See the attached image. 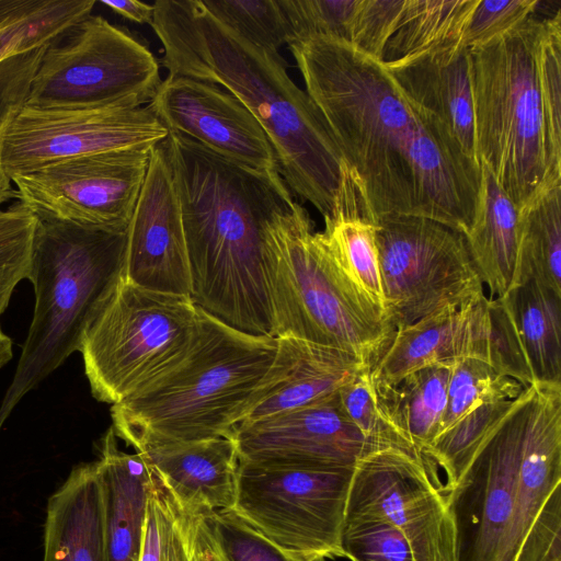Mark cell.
Returning <instances> with one entry per match:
<instances>
[{
  "label": "cell",
  "mask_w": 561,
  "mask_h": 561,
  "mask_svg": "<svg viewBox=\"0 0 561 561\" xmlns=\"http://www.w3.org/2000/svg\"><path fill=\"white\" fill-rule=\"evenodd\" d=\"M288 46L376 220L424 217L466 236L481 167L448 128L409 99L382 61L350 43L313 37Z\"/></svg>",
  "instance_id": "cell-1"
},
{
  "label": "cell",
  "mask_w": 561,
  "mask_h": 561,
  "mask_svg": "<svg viewBox=\"0 0 561 561\" xmlns=\"http://www.w3.org/2000/svg\"><path fill=\"white\" fill-rule=\"evenodd\" d=\"M161 144L181 207L190 298L233 329L274 337L264 238L270 221L294 204L288 186L279 173L237 164L181 134Z\"/></svg>",
  "instance_id": "cell-2"
},
{
  "label": "cell",
  "mask_w": 561,
  "mask_h": 561,
  "mask_svg": "<svg viewBox=\"0 0 561 561\" xmlns=\"http://www.w3.org/2000/svg\"><path fill=\"white\" fill-rule=\"evenodd\" d=\"M152 28L171 75L216 84L256 118L279 174L324 217L332 214L343 157L318 107L286 71L283 58L247 42L217 21L201 0H158Z\"/></svg>",
  "instance_id": "cell-3"
},
{
  "label": "cell",
  "mask_w": 561,
  "mask_h": 561,
  "mask_svg": "<svg viewBox=\"0 0 561 561\" xmlns=\"http://www.w3.org/2000/svg\"><path fill=\"white\" fill-rule=\"evenodd\" d=\"M469 55L476 157L520 211L561 185V10Z\"/></svg>",
  "instance_id": "cell-4"
},
{
  "label": "cell",
  "mask_w": 561,
  "mask_h": 561,
  "mask_svg": "<svg viewBox=\"0 0 561 561\" xmlns=\"http://www.w3.org/2000/svg\"><path fill=\"white\" fill-rule=\"evenodd\" d=\"M275 351V337L239 331L199 309L198 332L185 357L112 405L117 438L139 451L161 444L232 436Z\"/></svg>",
  "instance_id": "cell-5"
},
{
  "label": "cell",
  "mask_w": 561,
  "mask_h": 561,
  "mask_svg": "<svg viewBox=\"0 0 561 561\" xmlns=\"http://www.w3.org/2000/svg\"><path fill=\"white\" fill-rule=\"evenodd\" d=\"M264 272L274 337L336 348L367 368L390 344L386 311L347 276L296 202L266 227Z\"/></svg>",
  "instance_id": "cell-6"
},
{
  "label": "cell",
  "mask_w": 561,
  "mask_h": 561,
  "mask_svg": "<svg viewBox=\"0 0 561 561\" xmlns=\"http://www.w3.org/2000/svg\"><path fill=\"white\" fill-rule=\"evenodd\" d=\"M125 245L126 233L38 219L26 278L33 318L0 402V432L23 397L79 352L90 317L119 277Z\"/></svg>",
  "instance_id": "cell-7"
},
{
  "label": "cell",
  "mask_w": 561,
  "mask_h": 561,
  "mask_svg": "<svg viewBox=\"0 0 561 561\" xmlns=\"http://www.w3.org/2000/svg\"><path fill=\"white\" fill-rule=\"evenodd\" d=\"M199 327L187 296L153 291L121 276L82 333V354L93 398L116 404L179 364Z\"/></svg>",
  "instance_id": "cell-8"
},
{
  "label": "cell",
  "mask_w": 561,
  "mask_h": 561,
  "mask_svg": "<svg viewBox=\"0 0 561 561\" xmlns=\"http://www.w3.org/2000/svg\"><path fill=\"white\" fill-rule=\"evenodd\" d=\"M161 81L144 44L90 14L45 48L26 105L139 107L150 103Z\"/></svg>",
  "instance_id": "cell-9"
},
{
  "label": "cell",
  "mask_w": 561,
  "mask_h": 561,
  "mask_svg": "<svg viewBox=\"0 0 561 561\" xmlns=\"http://www.w3.org/2000/svg\"><path fill=\"white\" fill-rule=\"evenodd\" d=\"M353 470L239 461L231 510L298 561L344 558L342 533Z\"/></svg>",
  "instance_id": "cell-10"
},
{
  "label": "cell",
  "mask_w": 561,
  "mask_h": 561,
  "mask_svg": "<svg viewBox=\"0 0 561 561\" xmlns=\"http://www.w3.org/2000/svg\"><path fill=\"white\" fill-rule=\"evenodd\" d=\"M376 224L385 310L394 332L485 296L461 232L407 215L382 216Z\"/></svg>",
  "instance_id": "cell-11"
},
{
  "label": "cell",
  "mask_w": 561,
  "mask_h": 561,
  "mask_svg": "<svg viewBox=\"0 0 561 561\" xmlns=\"http://www.w3.org/2000/svg\"><path fill=\"white\" fill-rule=\"evenodd\" d=\"M151 148L58 160L15 174L16 199L41 220L126 233Z\"/></svg>",
  "instance_id": "cell-12"
},
{
  "label": "cell",
  "mask_w": 561,
  "mask_h": 561,
  "mask_svg": "<svg viewBox=\"0 0 561 561\" xmlns=\"http://www.w3.org/2000/svg\"><path fill=\"white\" fill-rule=\"evenodd\" d=\"M380 518L408 538L416 561H457L456 527L439 473L422 455L374 450L353 470L345 520Z\"/></svg>",
  "instance_id": "cell-13"
},
{
  "label": "cell",
  "mask_w": 561,
  "mask_h": 561,
  "mask_svg": "<svg viewBox=\"0 0 561 561\" xmlns=\"http://www.w3.org/2000/svg\"><path fill=\"white\" fill-rule=\"evenodd\" d=\"M534 398L535 386L523 390L458 484L446 493L456 527L457 561L504 560Z\"/></svg>",
  "instance_id": "cell-14"
},
{
  "label": "cell",
  "mask_w": 561,
  "mask_h": 561,
  "mask_svg": "<svg viewBox=\"0 0 561 561\" xmlns=\"http://www.w3.org/2000/svg\"><path fill=\"white\" fill-rule=\"evenodd\" d=\"M169 130L148 106L34 107L9 126L2 169L11 180L51 162L115 150L152 148Z\"/></svg>",
  "instance_id": "cell-15"
},
{
  "label": "cell",
  "mask_w": 561,
  "mask_h": 561,
  "mask_svg": "<svg viewBox=\"0 0 561 561\" xmlns=\"http://www.w3.org/2000/svg\"><path fill=\"white\" fill-rule=\"evenodd\" d=\"M239 461L271 467L354 468L378 450L346 416L337 392L299 409L236 426Z\"/></svg>",
  "instance_id": "cell-16"
},
{
  "label": "cell",
  "mask_w": 561,
  "mask_h": 561,
  "mask_svg": "<svg viewBox=\"0 0 561 561\" xmlns=\"http://www.w3.org/2000/svg\"><path fill=\"white\" fill-rule=\"evenodd\" d=\"M147 106L169 133L188 137L245 168L279 173L273 147L256 118L221 87L169 73Z\"/></svg>",
  "instance_id": "cell-17"
},
{
  "label": "cell",
  "mask_w": 561,
  "mask_h": 561,
  "mask_svg": "<svg viewBox=\"0 0 561 561\" xmlns=\"http://www.w3.org/2000/svg\"><path fill=\"white\" fill-rule=\"evenodd\" d=\"M119 276L145 289L190 297L181 207L161 142L150 150L146 179L126 231Z\"/></svg>",
  "instance_id": "cell-18"
},
{
  "label": "cell",
  "mask_w": 561,
  "mask_h": 561,
  "mask_svg": "<svg viewBox=\"0 0 561 561\" xmlns=\"http://www.w3.org/2000/svg\"><path fill=\"white\" fill-rule=\"evenodd\" d=\"M501 373L525 388L561 385V295L528 279L490 298Z\"/></svg>",
  "instance_id": "cell-19"
},
{
  "label": "cell",
  "mask_w": 561,
  "mask_h": 561,
  "mask_svg": "<svg viewBox=\"0 0 561 561\" xmlns=\"http://www.w3.org/2000/svg\"><path fill=\"white\" fill-rule=\"evenodd\" d=\"M479 358L501 373L490 298L431 313L397 330L370 369L379 380L397 385L420 368Z\"/></svg>",
  "instance_id": "cell-20"
},
{
  "label": "cell",
  "mask_w": 561,
  "mask_h": 561,
  "mask_svg": "<svg viewBox=\"0 0 561 561\" xmlns=\"http://www.w3.org/2000/svg\"><path fill=\"white\" fill-rule=\"evenodd\" d=\"M275 339L274 358L247 400L237 425L330 397L367 368L336 348L294 336Z\"/></svg>",
  "instance_id": "cell-21"
},
{
  "label": "cell",
  "mask_w": 561,
  "mask_h": 561,
  "mask_svg": "<svg viewBox=\"0 0 561 561\" xmlns=\"http://www.w3.org/2000/svg\"><path fill=\"white\" fill-rule=\"evenodd\" d=\"M383 65L409 99L437 117L478 162L469 47L442 46Z\"/></svg>",
  "instance_id": "cell-22"
},
{
  "label": "cell",
  "mask_w": 561,
  "mask_h": 561,
  "mask_svg": "<svg viewBox=\"0 0 561 561\" xmlns=\"http://www.w3.org/2000/svg\"><path fill=\"white\" fill-rule=\"evenodd\" d=\"M136 453L182 505L205 513L232 508L239 466L232 436L154 445Z\"/></svg>",
  "instance_id": "cell-23"
},
{
  "label": "cell",
  "mask_w": 561,
  "mask_h": 561,
  "mask_svg": "<svg viewBox=\"0 0 561 561\" xmlns=\"http://www.w3.org/2000/svg\"><path fill=\"white\" fill-rule=\"evenodd\" d=\"M98 456L106 561H139L151 469L141 454L119 449L112 426L99 442Z\"/></svg>",
  "instance_id": "cell-24"
},
{
  "label": "cell",
  "mask_w": 561,
  "mask_h": 561,
  "mask_svg": "<svg viewBox=\"0 0 561 561\" xmlns=\"http://www.w3.org/2000/svg\"><path fill=\"white\" fill-rule=\"evenodd\" d=\"M43 561H106L95 461L75 466L48 499Z\"/></svg>",
  "instance_id": "cell-25"
},
{
  "label": "cell",
  "mask_w": 561,
  "mask_h": 561,
  "mask_svg": "<svg viewBox=\"0 0 561 561\" xmlns=\"http://www.w3.org/2000/svg\"><path fill=\"white\" fill-rule=\"evenodd\" d=\"M481 167L474 218L465 236L476 270L491 296L505 294L515 276L519 210L490 171Z\"/></svg>",
  "instance_id": "cell-26"
},
{
  "label": "cell",
  "mask_w": 561,
  "mask_h": 561,
  "mask_svg": "<svg viewBox=\"0 0 561 561\" xmlns=\"http://www.w3.org/2000/svg\"><path fill=\"white\" fill-rule=\"evenodd\" d=\"M151 472L139 561H215L206 513L179 503Z\"/></svg>",
  "instance_id": "cell-27"
},
{
  "label": "cell",
  "mask_w": 561,
  "mask_h": 561,
  "mask_svg": "<svg viewBox=\"0 0 561 561\" xmlns=\"http://www.w3.org/2000/svg\"><path fill=\"white\" fill-rule=\"evenodd\" d=\"M94 0H0V62L50 45L83 18Z\"/></svg>",
  "instance_id": "cell-28"
},
{
  "label": "cell",
  "mask_w": 561,
  "mask_h": 561,
  "mask_svg": "<svg viewBox=\"0 0 561 561\" xmlns=\"http://www.w3.org/2000/svg\"><path fill=\"white\" fill-rule=\"evenodd\" d=\"M528 279L561 295V185L519 211L513 286Z\"/></svg>",
  "instance_id": "cell-29"
},
{
  "label": "cell",
  "mask_w": 561,
  "mask_h": 561,
  "mask_svg": "<svg viewBox=\"0 0 561 561\" xmlns=\"http://www.w3.org/2000/svg\"><path fill=\"white\" fill-rule=\"evenodd\" d=\"M478 1L407 0L399 26L386 45L382 62L463 43L466 26Z\"/></svg>",
  "instance_id": "cell-30"
},
{
  "label": "cell",
  "mask_w": 561,
  "mask_h": 561,
  "mask_svg": "<svg viewBox=\"0 0 561 561\" xmlns=\"http://www.w3.org/2000/svg\"><path fill=\"white\" fill-rule=\"evenodd\" d=\"M370 369H363L337 390L346 416L377 448L421 455L400 421L393 385L377 379Z\"/></svg>",
  "instance_id": "cell-31"
},
{
  "label": "cell",
  "mask_w": 561,
  "mask_h": 561,
  "mask_svg": "<svg viewBox=\"0 0 561 561\" xmlns=\"http://www.w3.org/2000/svg\"><path fill=\"white\" fill-rule=\"evenodd\" d=\"M514 400L485 403L469 411L421 453L438 473H444L445 493L458 484L478 449L512 409Z\"/></svg>",
  "instance_id": "cell-32"
},
{
  "label": "cell",
  "mask_w": 561,
  "mask_h": 561,
  "mask_svg": "<svg viewBox=\"0 0 561 561\" xmlns=\"http://www.w3.org/2000/svg\"><path fill=\"white\" fill-rule=\"evenodd\" d=\"M451 365L420 368L393 385L400 421L420 454L440 433Z\"/></svg>",
  "instance_id": "cell-33"
},
{
  "label": "cell",
  "mask_w": 561,
  "mask_h": 561,
  "mask_svg": "<svg viewBox=\"0 0 561 561\" xmlns=\"http://www.w3.org/2000/svg\"><path fill=\"white\" fill-rule=\"evenodd\" d=\"M524 389L520 382L482 359L456 360L450 369L440 433L469 411L485 403L514 400Z\"/></svg>",
  "instance_id": "cell-34"
},
{
  "label": "cell",
  "mask_w": 561,
  "mask_h": 561,
  "mask_svg": "<svg viewBox=\"0 0 561 561\" xmlns=\"http://www.w3.org/2000/svg\"><path fill=\"white\" fill-rule=\"evenodd\" d=\"M203 5L237 35L273 55L289 42L278 0H203Z\"/></svg>",
  "instance_id": "cell-35"
},
{
  "label": "cell",
  "mask_w": 561,
  "mask_h": 561,
  "mask_svg": "<svg viewBox=\"0 0 561 561\" xmlns=\"http://www.w3.org/2000/svg\"><path fill=\"white\" fill-rule=\"evenodd\" d=\"M38 218L22 203L0 207V317L27 278Z\"/></svg>",
  "instance_id": "cell-36"
},
{
  "label": "cell",
  "mask_w": 561,
  "mask_h": 561,
  "mask_svg": "<svg viewBox=\"0 0 561 561\" xmlns=\"http://www.w3.org/2000/svg\"><path fill=\"white\" fill-rule=\"evenodd\" d=\"M206 522L215 561H298L231 508L207 512Z\"/></svg>",
  "instance_id": "cell-37"
},
{
  "label": "cell",
  "mask_w": 561,
  "mask_h": 561,
  "mask_svg": "<svg viewBox=\"0 0 561 561\" xmlns=\"http://www.w3.org/2000/svg\"><path fill=\"white\" fill-rule=\"evenodd\" d=\"M289 28L288 45L313 37L348 42L357 0H278Z\"/></svg>",
  "instance_id": "cell-38"
},
{
  "label": "cell",
  "mask_w": 561,
  "mask_h": 561,
  "mask_svg": "<svg viewBox=\"0 0 561 561\" xmlns=\"http://www.w3.org/2000/svg\"><path fill=\"white\" fill-rule=\"evenodd\" d=\"M46 47L0 62V207L16 198V191L2 169L4 137L9 126L26 104L33 78Z\"/></svg>",
  "instance_id": "cell-39"
},
{
  "label": "cell",
  "mask_w": 561,
  "mask_h": 561,
  "mask_svg": "<svg viewBox=\"0 0 561 561\" xmlns=\"http://www.w3.org/2000/svg\"><path fill=\"white\" fill-rule=\"evenodd\" d=\"M342 548L351 561H416L404 534L380 518L346 519Z\"/></svg>",
  "instance_id": "cell-40"
},
{
  "label": "cell",
  "mask_w": 561,
  "mask_h": 561,
  "mask_svg": "<svg viewBox=\"0 0 561 561\" xmlns=\"http://www.w3.org/2000/svg\"><path fill=\"white\" fill-rule=\"evenodd\" d=\"M407 0H357L348 42L382 61L386 45L399 26Z\"/></svg>",
  "instance_id": "cell-41"
},
{
  "label": "cell",
  "mask_w": 561,
  "mask_h": 561,
  "mask_svg": "<svg viewBox=\"0 0 561 561\" xmlns=\"http://www.w3.org/2000/svg\"><path fill=\"white\" fill-rule=\"evenodd\" d=\"M538 0L478 1L465 30L467 47L482 44L534 15Z\"/></svg>",
  "instance_id": "cell-42"
},
{
  "label": "cell",
  "mask_w": 561,
  "mask_h": 561,
  "mask_svg": "<svg viewBox=\"0 0 561 561\" xmlns=\"http://www.w3.org/2000/svg\"><path fill=\"white\" fill-rule=\"evenodd\" d=\"M513 561H561V489L547 499Z\"/></svg>",
  "instance_id": "cell-43"
},
{
  "label": "cell",
  "mask_w": 561,
  "mask_h": 561,
  "mask_svg": "<svg viewBox=\"0 0 561 561\" xmlns=\"http://www.w3.org/2000/svg\"><path fill=\"white\" fill-rule=\"evenodd\" d=\"M100 3L131 22L152 24L154 13L153 4L138 0H102Z\"/></svg>",
  "instance_id": "cell-44"
},
{
  "label": "cell",
  "mask_w": 561,
  "mask_h": 561,
  "mask_svg": "<svg viewBox=\"0 0 561 561\" xmlns=\"http://www.w3.org/2000/svg\"><path fill=\"white\" fill-rule=\"evenodd\" d=\"M13 350L11 339L0 327V370L12 359Z\"/></svg>",
  "instance_id": "cell-45"
}]
</instances>
